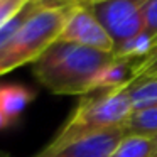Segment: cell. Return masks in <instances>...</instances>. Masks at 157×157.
Masks as SVG:
<instances>
[{"label":"cell","mask_w":157,"mask_h":157,"mask_svg":"<svg viewBox=\"0 0 157 157\" xmlns=\"http://www.w3.org/2000/svg\"><path fill=\"white\" fill-rule=\"evenodd\" d=\"M154 49H157V36L150 34L147 31H142L137 36L115 46L113 54H115V58L130 59V61L139 63L140 59L147 58Z\"/></svg>","instance_id":"9c48e42d"},{"label":"cell","mask_w":157,"mask_h":157,"mask_svg":"<svg viewBox=\"0 0 157 157\" xmlns=\"http://www.w3.org/2000/svg\"><path fill=\"white\" fill-rule=\"evenodd\" d=\"M125 91L132 101L133 112L157 105V78L147 79L142 83H133L128 88H125Z\"/></svg>","instance_id":"7c38bea8"},{"label":"cell","mask_w":157,"mask_h":157,"mask_svg":"<svg viewBox=\"0 0 157 157\" xmlns=\"http://www.w3.org/2000/svg\"><path fill=\"white\" fill-rule=\"evenodd\" d=\"M123 135H125V127L112 128L79 139L54 150L41 149L32 157H110Z\"/></svg>","instance_id":"8992f818"},{"label":"cell","mask_w":157,"mask_h":157,"mask_svg":"<svg viewBox=\"0 0 157 157\" xmlns=\"http://www.w3.org/2000/svg\"><path fill=\"white\" fill-rule=\"evenodd\" d=\"M113 59V52L54 42L32 64V75L39 85L54 95L85 96L98 71Z\"/></svg>","instance_id":"6da1fadb"},{"label":"cell","mask_w":157,"mask_h":157,"mask_svg":"<svg viewBox=\"0 0 157 157\" xmlns=\"http://www.w3.org/2000/svg\"><path fill=\"white\" fill-rule=\"evenodd\" d=\"M32 0H0V31L17 14H21Z\"/></svg>","instance_id":"5bb4252c"},{"label":"cell","mask_w":157,"mask_h":157,"mask_svg":"<svg viewBox=\"0 0 157 157\" xmlns=\"http://www.w3.org/2000/svg\"><path fill=\"white\" fill-rule=\"evenodd\" d=\"M152 137L125 133L110 157H152Z\"/></svg>","instance_id":"30bf717a"},{"label":"cell","mask_w":157,"mask_h":157,"mask_svg":"<svg viewBox=\"0 0 157 157\" xmlns=\"http://www.w3.org/2000/svg\"><path fill=\"white\" fill-rule=\"evenodd\" d=\"M71 4H78V5H95L100 2H105V0H68Z\"/></svg>","instance_id":"2e32d148"},{"label":"cell","mask_w":157,"mask_h":157,"mask_svg":"<svg viewBox=\"0 0 157 157\" xmlns=\"http://www.w3.org/2000/svg\"><path fill=\"white\" fill-rule=\"evenodd\" d=\"M125 133L155 137L157 135V105L145 110L133 112L125 123Z\"/></svg>","instance_id":"8fae6325"},{"label":"cell","mask_w":157,"mask_h":157,"mask_svg":"<svg viewBox=\"0 0 157 157\" xmlns=\"http://www.w3.org/2000/svg\"><path fill=\"white\" fill-rule=\"evenodd\" d=\"M34 98L36 91L25 85H17V83L0 85V112L10 125H14L21 118V115L34 101Z\"/></svg>","instance_id":"ba28073f"},{"label":"cell","mask_w":157,"mask_h":157,"mask_svg":"<svg viewBox=\"0 0 157 157\" xmlns=\"http://www.w3.org/2000/svg\"><path fill=\"white\" fill-rule=\"evenodd\" d=\"M135 61L115 58L106 66H103L95 76L90 86V93L96 91H112V90H125L133 81ZM88 93V95H90Z\"/></svg>","instance_id":"52a82bcc"},{"label":"cell","mask_w":157,"mask_h":157,"mask_svg":"<svg viewBox=\"0 0 157 157\" xmlns=\"http://www.w3.org/2000/svg\"><path fill=\"white\" fill-rule=\"evenodd\" d=\"M152 142H154V147H152V157H157V135L152 137Z\"/></svg>","instance_id":"ac0fdd59"},{"label":"cell","mask_w":157,"mask_h":157,"mask_svg":"<svg viewBox=\"0 0 157 157\" xmlns=\"http://www.w3.org/2000/svg\"><path fill=\"white\" fill-rule=\"evenodd\" d=\"M75 5L68 0H36L34 9L24 24L0 49V76L24 64H34L58 42Z\"/></svg>","instance_id":"7a4b0ae2"},{"label":"cell","mask_w":157,"mask_h":157,"mask_svg":"<svg viewBox=\"0 0 157 157\" xmlns=\"http://www.w3.org/2000/svg\"><path fill=\"white\" fill-rule=\"evenodd\" d=\"M132 113V101L125 90L96 91L85 95L76 103L71 115L66 118L61 128L42 149L54 150L95 133L122 128Z\"/></svg>","instance_id":"3957f363"},{"label":"cell","mask_w":157,"mask_h":157,"mask_svg":"<svg viewBox=\"0 0 157 157\" xmlns=\"http://www.w3.org/2000/svg\"><path fill=\"white\" fill-rule=\"evenodd\" d=\"M10 127V123H9V120L5 118L4 115H2V112H0V130H5Z\"/></svg>","instance_id":"e0dca14e"},{"label":"cell","mask_w":157,"mask_h":157,"mask_svg":"<svg viewBox=\"0 0 157 157\" xmlns=\"http://www.w3.org/2000/svg\"><path fill=\"white\" fill-rule=\"evenodd\" d=\"M0 157H12L9 152H5V150H0Z\"/></svg>","instance_id":"d6986e66"},{"label":"cell","mask_w":157,"mask_h":157,"mask_svg":"<svg viewBox=\"0 0 157 157\" xmlns=\"http://www.w3.org/2000/svg\"><path fill=\"white\" fill-rule=\"evenodd\" d=\"M58 42L78 44L85 48L98 49L105 52H113L115 42L96 19L90 5H78L73 7L71 14L66 19V24L59 36Z\"/></svg>","instance_id":"5b68a950"},{"label":"cell","mask_w":157,"mask_h":157,"mask_svg":"<svg viewBox=\"0 0 157 157\" xmlns=\"http://www.w3.org/2000/svg\"><path fill=\"white\" fill-rule=\"evenodd\" d=\"M149 0H105L90 5L115 46L144 31V9Z\"/></svg>","instance_id":"277c9868"},{"label":"cell","mask_w":157,"mask_h":157,"mask_svg":"<svg viewBox=\"0 0 157 157\" xmlns=\"http://www.w3.org/2000/svg\"><path fill=\"white\" fill-rule=\"evenodd\" d=\"M157 78V49H154L147 58L140 59L133 69V83H142L147 79Z\"/></svg>","instance_id":"4fadbf2b"},{"label":"cell","mask_w":157,"mask_h":157,"mask_svg":"<svg viewBox=\"0 0 157 157\" xmlns=\"http://www.w3.org/2000/svg\"><path fill=\"white\" fill-rule=\"evenodd\" d=\"M144 31L157 36V0H149L144 9Z\"/></svg>","instance_id":"9a60e30c"}]
</instances>
